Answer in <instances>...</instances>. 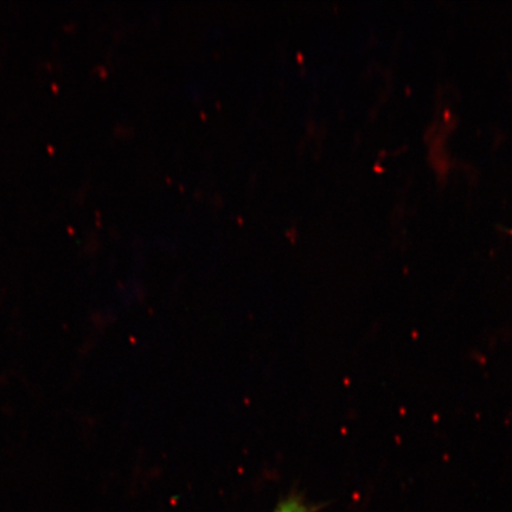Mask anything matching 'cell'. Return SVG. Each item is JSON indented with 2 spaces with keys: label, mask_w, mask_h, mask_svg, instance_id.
<instances>
[{
  "label": "cell",
  "mask_w": 512,
  "mask_h": 512,
  "mask_svg": "<svg viewBox=\"0 0 512 512\" xmlns=\"http://www.w3.org/2000/svg\"><path fill=\"white\" fill-rule=\"evenodd\" d=\"M320 505L307 503L302 495L291 494L280 501L273 512H317Z\"/></svg>",
  "instance_id": "1"
}]
</instances>
